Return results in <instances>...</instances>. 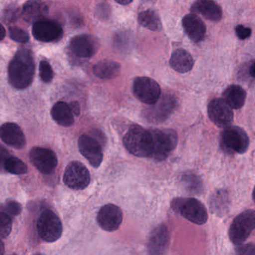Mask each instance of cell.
Here are the masks:
<instances>
[{
    "label": "cell",
    "mask_w": 255,
    "mask_h": 255,
    "mask_svg": "<svg viewBox=\"0 0 255 255\" xmlns=\"http://www.w3.org/2000/svg\"><path fill=\"white\" fill-rule=\"evenodd\" d=\"M152 135V150L150 158L163 161L168 157L177 147L178 137L171 129H150Z\"/></svg>",
    "instance_id": "obj_4"
},
{
    "label": "cell",
    "mask_w": 255,
    "mask_h": 255,
    "mask_svg": "<svg viewBox=\"0 0 255 255\" xmlns=\"http://www.w3.org/2000/svg\"><path fill=\"white\" fill-rule=\"evenodd\" d=\"M117 3L122 5H127L130 4L133 0H115Z\"/></svg>",
    "instance_id": "obj_42"
},
{
    "label": "cell",
    "mask_w": 255,
    "mask_h": 255,
    "mask_svg": "<svg viewBox=\"0 0 255 255\" xmlns=\"http://www.w3.org/2000/svg\"><path fill=\"white\" fill-rule=\"evenodd\" d=\"M123 144L131 154L137 157H150L152 150L150 129H144L139 125H132L124 136Z\"/></svg>",
    "instance_id": "obj_2"
},
{
    "label": "cell",
    "mask_w": 255,
    "mask_h": 255,
    "mask_svg": "<svg viewBox=\"0 0 255 255\" xmlns=\"http://www.w3.org/2000/svg\"><path fill=\"white\" fill-rule=\"evenodd\" d=\"M0 138L5 144L15 149L26 146V139L21 128L15 123L7 122L0 127Z\"/></svg>",
    "instance_id": "obj_17"
},
{
    "label": "cell",
    "mask_w": 255,
    "mask_h": 255,
    "mask_svg": "<svg viewBox=\"0 0 255 255\" xmlns=\"http://www.w3.org/2000/svg\"><path fill=\"white\" fill-rule=\"evenodd\" d=\"M182 25L187 36L194 42H201L205 38L207 27L197 14H186L182 20Z\"/></svg>",
    "instance_id": "obj_18"
},
{
    "label": "cell",
    "mask_w": 255,
    "mask_h": 255,
    "mask_svg": "<svg viewBox=\"0 0 255 255\" xmlns=\"http://www.w3.org/2000/svg\"><path fill=\"white\" fill-rule=\"evenodd\" d=\"M176 99L170 95H164L156 104L147 110L145 117L152 122H161L166 120L175 110Z\"/></svg>",
    "instance_id": "obj_16"
},
{
    "label": "cell",
    "mask_w": 255,
    "mask_h": 255,
    "mask_svg": "<svg viewBox=\"0 0 255 255\" xmlns=\"http://www.w3.org/2000/svg\"><path fill=\"white\" fill-rule=\"evenodd\" d=\"M236 34L237 37L240 40H246L249 38L252 35V29L249 27L243 26V25H238L236 27Z\"/></svg>",
    "instance_id": "obj_36"
},
{
    "label": "cell",
    "mask_w": 255,
    "mask_h": 255,
    "mask_svg": "<svg viewBox=\"0 0 255 255\" xmlns=\"http://www.w3.org/2000/svg\"><path fill=\"white\" fill-rule=\"evenodd\" d=\"M4 210H5V213H7L10 217L11 216L14 217V216H17L20 214L22 207L21 205L17 201H8L5 203Z\"/></svg>",
    "instance_id": "obj_35"
},
{
    "label": "cell",
    "mask_w": 255,
    "mask_h": 255,
    "mask_svg": "<svg viewBox=\"0 0 255 255\" xmlns=\"http://www.w3.org/2000/svg\"><path fill=\"white\" fill-rule=\"evenodd\" d=\"M4 253H5V246L2 240H0V255H3Z\"/></svg>",
    "instance_id": "obj_43"
},
{
    "label": "cell",
    "mask_w": 255,
    "mask_h": 255,
    "mask_svg": "<svg viewBox=\"0 0 255 255\" xmlns=\"http://www.w3.org/2000/svg\"><path fill=\"white\" fill-rule=\"evenodd\" d=\"M239 247L237 248V252L240 255H252L255 254V246L253 244H243L239 245Z\"/></svg>",
    "instance_id": "obj_38"
},
{
    "label": "cell",
    "mask_w": 255,
    "mask_h": 255,
    "mask_svg": "<svg viewBox=\"0 0 255 255\" xmlns=\"http://www.w3.org/2000/svg\"><path fill=\"white\" fill-rule=\"evenodd\" d=\"M10 156L11 154L8 150L3 146L0 145V171H5V165Z\"/></svg>",
    "instance_id": "obj_37"
},
{
    "label": "cell",
    "mask_w": 255,
    "mask_h": 255,
    "mask_svg": "<svg viewBox=\"0 0 255 255\" xmlns=\"http://www.w3.org/2000/svg\"><path fill=\"white\" fill-rule=\"evenodd\" d=\"M79 150L94 168H98L104 159L103 149L99 141L86 134L79 138Z\"/></svg>",
    "instance_id": "obj_14"
},
{
    "label": "cell",
    "mask_w": 255,
    "mask_h": 255,
    "mask_svg": "<svg viewBox=\"0 0 255 255\" xmlns=\"http://www.w3.org/2000/svg\"><path fill=\"white\" fill-rule=\"evenodd\" d=\"M132 93L140 102L151 106L161 96V88L157 82L147 77H138L132 83Z\"/></svg>",
    "instance_id": "obj_8"
},
{
    "label": "cell",
    "mask_w": 255,
    "mask_h": 255,
    "mask_svg": "<svg viewBox=\"0 0 255 255\" xmlns=\"http://www.w3.org/2000/svg\"><path fill=\"white\" fill-rule=\"evenodd\" d=\"M171 209L192 223L198 225L208 220V213L204 204L195 198H175L171 201Z\"/></svg>",
    "instance_id": "obj_3"
},
{
    "label": "cell",
    "mask_w": 255,
    "mask_h": 255,
    "mask_svg": "<svg viewBox=\"0 0 255 255\" xmlns=\"http://www.w3.org/2000/svg\"><path fill=\"white\" fill-rule=\"evenodd\" d=\"M20 14V8L15 4H10L4 8L2 20L6 24H12L18 20Z\"/></svg>",
    "instance_id": "obj_29"
},
{
    "label": "cell",
    "mask_w": 255,
    "mask_h": 255,
    "mask_svg": "<svg viewBox=\"0 0 255 255\" xmlns=\"http://www.w3.org/2000/svg\"><path fill=\"white\" fill-rule=\"evenodd\" d=\"M8 32H9L10 38L16 42L25 44L29 41V34L21 28L11 26L8 29Z\"/></svg>",
    "instance_id": "obj_32"
},
{
    "label": "cell",
    "mask_w": 255,
    "mask_h": 255,
    "mask_svg": "<svg viewBox=\"0 0 255 255\" xmlns=\"http://www.w3.org/2000/svg\"><path fill=\"white\" fill-rule=\"evenodd\" d=\"M12 229L11 217L4 212H0V240L6 238Z\"/></svg>",
    "instance_id": "obj_30"
},
{
    "label": "cell",
    "mask_w": 255,
    "mask_h": 255,
    "mask_svg": "<svg viewBox=\"0 0 255 255\" xmlns=\"http://www.w3.org/2000/svg\"><path fill=\"white\" fill-rule=\"evenodd\" d=\"M170 66L174 71L180 74L189 72L193 68L194 59L190 53L183 49H177L171 54Z\"/></svg>",
    "instance_id": "obj_22"
},
{
    "label": "cell",
    "mask_w": 255,
    "mask_h": 255,
    "mask_svg": "<svg viewBox=\"0 0 255 255\" xmlns=\"http://www.w3.org/2000/svg\"><path fill=\"white\" fill-rule=\"evenodd\" d=\"M5 171L16 175H21L27 173L28 167L21 159L11 155L5 163Z\"/></svg>",
    "instance_id": "obj_28"
},
{
    "label": "cell",
    "mask_w": 255,
    "mask_h": 255,
    "mask_svg": "<svg viewBox=\"0 0 255 255\" xmlns=\"http://www.w3.org/2000/svg\"><path fill=\"white\" fill-rule=\"evenodd\" d=\"M5 35H6V31H5V28L0 23V41L5 38Z\"/></svg>",
    "instance_id": "obj_41"
},
{
    "label": "cell",
    "mask_w": 255,
    "mask_h": 255,
    "mask_svg": "<svg viewBox=\"0 0 255 255\" xmlns=\"http://www.w3.org/2000/svg\"><path fill=\"white\" fill-rule=\"evenodd\" d=\"M35 72L32 52L27 48L19 49L8 65V83L17 90L27 89L33 82Z\"/></svg>",
    "instance_id": "obj_1"
},
{
    "label": "cell",
    "mask_w": 255,
    "mask_h": 255,
    "mask_svg": "<svg viewBox=\"0 0 255 255\" xmlns=\"http://www.w3.org/2000/svg\"><path fill=\"white\" fill-rule=\"evenodd\" d=\"M51 116L53 120L61 126L69 128L74 123V115L69 104L59 101L51 109Z\"/></svg>",
    "instance_id": "obj_23"
},
{
    "label": "cell",
    "mask_w": 255,
    "mask_h": 255,
    "mask_svg": "<svg viewBox=\"0 0 255 255\" xmlns=\"http://www.w3.org/2000/svg\"><path fill=\"white\" fill-rule=\"evenodd\" d=\"M222 132V142L228 151L243 154L249 149L250 140L247 132L237 126L224 128Z\"/></svg>",
    "instance_id": "obj_9"
},
{
    "label": "cell",
    "mask_w": 255,
    "mask_h": 255,
    "mask_svg": "<svg viewBox=\"0 0 255 255\" xmlns=\"http://www.w3.org/2000/svg\"><path fill=\"white\" fill-rule=\"evenodd\" d=\"M111 14V8L110 5L107 2H101L97 5L95 9V16L99 20H108Z\"/></svg>",
    "instance_id": "obj_34"
},
{
    "label": "cell",
    "mask_w": 255,
    "mask_h": 255,
    "mask_svg": "<svg viewBox=\"0 0 255 255\" xmlns=\"http://www.w3.org/2000/svg\"><path fill=\"white\" fill-rule=\"evenodd\" d=\"M191 11L210 21L218 22L222 18V8L214 0H196L192 4Z\"/></svg>",
    "instance_id": "obj_19"
},
{
    "label": "cell",
    "mask_w": 255,
    "mask_h": 255,
    "mask_svg": "<svg viewBox=\"0 0 255 255\" xmlns=\"http://www.w3.org/2000/svg\"><path fill=\"white\" fill-rule=\"evenodd\" d=\"M138 21L141 26L153 32L160 30L162 28L160 18L157 13L153 10H145L139 13Z\"/></svg>",
    "instance_id": "obj_26"
},
{
    "label": "cell",
    "mask_w": 255,
    "mask_h": 255,
    "mask_svg": "<svg viewBox=\"0 0 255 255\" xmlns=\"http://www.w3.org/2000/svg\"><path fill=\"white\" fill-rule=\"evenodd\" d=\"M29 159L33 166L44 174L53 172L58 165L55 152L46 147H34L29 152Z\"/></svg>",
    "instance_id": "obj_13"
},
{
    "label": "cell",
    "mask_w": 255,
    "mask_h": 255,
    "mask_svg": "<svg viewBox=\"0 0 255 255\" xmlns=\"http://www.w3.org/2000/svg\"><path fill=\"white\" fill-rule=\"evenodd\" d=\"M210 121L219 128H226L234 122L232 108L220 98L212 100L207 107Z\"/></svg>",
    "instance_id": "obj_12"
},
{
    "label": "cell",
    "mask_w": 255,
    "mask_h": 255,
    "mask_svg": "<svg viewBox=\"0 0 255 255\" xmlns=\"http://www.w3.org/2000/svg\"><path fill=\"white\" fill-rule=\"evenodd\" d=\"M40 78L44 83H48L53 80L54 74L51 65L47 61H41L39 65Z\"/></svg>",
    "instance_id": "obj_33"
},
{
    "label": "cell",
    "mask_w": 255,
    "mask_h": 255,
    "mask_svg": "<svg viewBox=\"0 0 255 255\" xmlns=\"http://www.w3.org/2000/svg\"><path fill=\"white\" fill-rule=\"evenodd\" d=\"M169 244V233L165 225H159L153 230L149 239V252L153 255L164 254Z\"/></svg>",
    "instance_id": "obj_20"
},
{
    "label": "cell",
    "mask_w": 255,
    "mask_h": 255,
    "mask_svg": "<svg viewBox=\"0 0 255 255\" xmlns=\"http://www.w3.org/2000/svg\"><path fill=\"white\" fill-rule=\"evenodd\" d=\"M223 100L234 110H240L246 104L247 94L241 86L238 85H231L222 94Z\"/></svg>",
    "instance_id": "obj_24"
},
{
    "label": "cell",
    "mask_w": 255,
    "mask_h": 255,
    "mask_svg": "<svg viewBox=\"0 0 255 255\" xmlns=\"http://www.w3.org/2000/svg\"><path fill=\"white\" fill-rule=\"evenodd\" d=\"M120 64L113 60H101L93 67V73L102 80H113L119 77L121 73Z\"/></svg>",
    "instance_id": "obj_25"
},
{
    "label": "cell",
    "mask_w": 255,
    "mask_h": 255,
    "mask_svg": "<svg viewBox=\"0 0 255 255\" xmlns=\"http://www.w3.org/2000/svg\"><path fill=\"white\" fill-rule=\"evenodd\" d=\"M183 185L186 186V189L193 193H196L198 191L201 190V186H202L201 179L194 174H188V175L184 176L183 177Z\"/></svg>",
    "instance_id": "obj_31"
},
{
    "label": "cell",
    "mask_w": 255,
    "mask_h": 255,
    "mask_svg": "<svg viewBox=\"0 0 255 255\" xmlns=\"http://www.w3.org/2000/svg\"><path fill=\"white\" fill-rule=\"evenodd\" d=\"M255 227V212L247 210L237 216L230 227V240L236 246L243 244L252 234Z\"/></svg>",
    "instance_id": "obj_6"
},
{
    "label": "cell",
    "mask_w": 255,
    "mask_h": 255,
    "mask_svg": "<svg viewBox=\"0 0 255 255\" xmlns=\"http://www.w3.org/2000/svg\"><path fill=\"white\" fill-rule=\"evenodd\" d=\"M123 221V212L119 206L106 204L100 209L97 222L104 231L113 232L119 229Z\"/></svg>",
    "instance_id": "obj_15"
},
{
    "label": "cell",
    "mask_w": 255,
    "mask_h": 255,
    "mask_svg": "<svg viewBox=\"0 0 255 255\" xmlns=\"http://www.w3.org/2000/svg\"><path fill=\"white\" fill-rule=\"evenodd\" d=\"M63 181L71 189L83 190L87 188L90 183V173L82 162L73 161L65 168Z\"/></svg>",
    "instance_id": "obj_10"
},
{
    "label": "cell",
    "mask_w": 255,
    "mask_h": 255,
    "mask_svg": "<svg viewBox=\"0 0 255 255\" xmlns=\"http://www.w3.org/2000/svg\"><path fill=\"white\" fill-rule=\"evenodd\" d=\"M98 43L92 35L82 34L71 38L68 47L70 60L74 64H80L96 54Z\"/></svg>",
    "instance_id": "obj_5"
},
{
    "label": "cell",
    "mask_w": 255,
    "mask_h": 255,
    "mask_svg": "<svg viewBox=\"0 0 255 255\" xmlns=\"http://www.w3.org/2000/svg\"><path fill=\"white\" fill-rule=\"evenodd\" d=\"M49 8L42 0H28L22 9V16L26 22L34 23L48 14Z\"/></svg>",
    "instance_id": "obj_21"
},
{
    "label": "cell",
    "mask_w": 255,
    "mask_h": 255,
    "mask_svg": "<svg viewBox=\"0 0 255 255\" xmlns=\"http://www.w3.org/2000/svg\"><path fill=\"white\" fill-rule=\"evenodd\" d=\"M38 235L44 241L53 243L62 237L63 232L61 219L50 210L43 211L37 222Z\"/></svg>",
    "instance_id": "obj_7"
},
{
    "label": "cell",
    "mask_w": 255,
    "mask_h": 255,
    "mask_svg": "<svg viewBox=\"0 0 255 255\" xmlns=\"http://www.w3.org/2000/svg\"><path fill=\"white\" fill-rule=\"evenodd\" d=\"M70 107H71V110H72L74 116H79L80 114V104L77 101H72V102L69 104Z\"/></svg>",
    "instance_id": "obj_39"
},
{
    "label": "cell",
    "mask_w": 255,
    "mask_h": 255,
    "mask_svg": "<svg viewBox=\"0 0 255 255\" xmlns=\"http://www.w3.org/2000/svg\"><path fill=\"white\" fill-rule=\"evenodd\" d=\"M248 72H249V76L252 77V78H255V62L254 61H252L250 65H249Z\"/></svg>",
    "instance_id": "obj_40"
},
{
    "label": "cell",
    "mask_w": 255,
    "mask_h": 255,
    "mask_svg": "<svg viewBox=\"0 0 255 255\" xmlns=\"http://www.w3.org/2000/svg\"><path fill=\"white\" fill-rule=\"evenodd\" d=\"M229 195L226 190H219L213 195L210 201V208L216 214H225L229 206Z\"/></svg>",
    "instance_id": "obj_27"
},
{
    "label": "cell",
    "mask_w": 255,
    "mask_h": 255,
    "mask_svg": "<svg viewBox=\"0 0 255 255\" xmlns=\"http://www.w3.org/2000/svg\"><path fill=\"white\" fill-rule=\"evenodd\" d=\"M63 29L57 22L41 19L32 26V35L38 41L44 43L56 42L63 37Z\"/></svg>",
    "instance_id": "obj_11"
}]
</instances>
